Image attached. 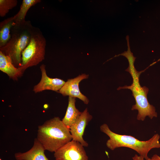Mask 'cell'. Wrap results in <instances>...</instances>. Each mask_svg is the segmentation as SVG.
<instances>
[{"instance_id": "obj_17", "label": "cell", "mask_w": 160, "mask_h": 160, "mask_svg": "<svg viewBox=\"0 0 160 160\" xmlns=\"http://www.w3.org/2000/svg\"><path fill=\"white\" fill-rule=\"evenodd\" d=\"M0 160H2V159H1V158H0Z\"/></svg>"}, {"instance_id": "obj_14", "label": "cell", "mask_w": 160, "mask_h": 160, "mask_svg": "<svg viewBox=\"0 0 160 160\" xmlns=\"http://www.w3.org/2000/svg\"><path fill=\"white\" fill-rule=\"evenodd\" d=\"M41 1L40 0H23L18 12L13 16L15 24L24 23L26 20L25 17L30 8Z\"/></svg>"}, {"instance_id": "obj_1", "label": "cell", "mask_w": 160, "mask_h": 160, "mask_svg": "<svg viewBox=\"0 0 160 160\" xmlns=\"http://www.w3.org/2000/svg\"><path fill=\"white\" fill-rule=\"evenodd\" d=\"M121 55L125 57L128 60L129 66L125 71L128 72L131 76L132 83L130 86L119 87L117 89H128L132 91L135 104L132 106L131 110L138 111L137 120L143 121L146 116H148L151 119L157 117V113L155 107L150 104L148 100L147 95L148 89L145 86L141 87L140 83V75L145 70L138 71L136 70L134 65L136 57L134 56L130 48H128L127 51L122 53Z\"/></svg>"}, {"instance_id": "obj_10", "label": "cell", "mask_w": 160, "mask_h": 160, "mask_svg": "<svg viewBox=\"0 0 160 160\" xmlns=\"http://www.w3.org/2000/svg\"><path fill=\"white\" fill-rule=\"evenodd\" d=\"M45 151L43 145L36 138L30 150L25 152L16 153L15 157L16 160H49L45 154Z\"/></svg>"}, {"instance_id": "obj_3", "label": "cell", "mask_w": 160, "mask_h": 160, "mask_svg": "<svg viewBox=\"0 0 160 160\" xmlns=\"http://www.w3.org/2000/svg\"><path fill=\"white\" fill-rule=\"evenodd\" d=\"M100 129L102 132L109 137L106 142V145L111 150L121 147L129 148L147 159L149 158L148 154L151 150L154 148H160V136L158 134L154 135L147 140L141 141L132 136L115 133L112 132L106 124L101 125Z\"/></svg>"}, {"instance_id": "obj_13", "label": "cell", "mask_w": 160, "mask_h": 160, "mask_svg": "<svg viewBox=\"0 0 160 160\" xmlns=\"http://www.w3.org/2000/svg\"><path fill=\"white\" fill-rule=\"evenodd\" d=\"M15 23L13 17L8 18L0 23V48L7 43L11 37V30Z\"/></svg>"}, {"instance_id": "obj_5", "label": "cell", "mask_w": 160, "mask_h": 160, "mask_svg": "<svg viewBox=\"0 0 160 160\" xmlns=\"http://www.w3.org/2000/svg\"><path fill=\"white\" fill-rule=\"evenodd\" d=\"M46 40L40 29L34 27L29 43L22 53V63L19 68L23 73L44 60Z\"/></svg>"}, {"instance_id": "obj_9", "label": "cell", "mask_w": 160, "mask_h": 160, "mask_svg": "<svg viewBox=\"0 0 160 160\" xmlns=\"http://www.w3.org/2000/svg\"><path fill=\"white\" fill-rule=\"evenodd\" d=\"M40 68L41 73V79L39 83L34 86L33 91L36 93L45 90L58 92L65 82L60 79L48 77L47 74L45 65L44 64L41 65Z\"/></svg>"}, {"instance_id": "obj_8", "label": "cell", "mask_w": 160, "mask_h": 160, "mask_svg": "<svg viewBox=\"0 0 160 160\" xmlns=\"http://www.w3.org/2000/svg\"><path fill=\"white\" fill-rule=\"evenodd\" d=\"M92 118V116L86 108L76 122L69 128L73 140L79 143L84 147H87L88 144L83 138L85 129Z\"/></svg>"}, {"instance_id": "obj_12", "label": "cell", "mask_w": 160, "mask_h": 160, "mask_svg": "<svg viewBox=\"0 0 160 160\" xmlns=\"http://www.w3.org/2000/svg\"><path fill=\"white\" fill-rule=\"evenodd\" d=\"M76 98L72 97H68V105L66 112L62 120L63 123L69 128L76 122L82 113L76 108Z\"/></svg>"}, {"instance_id": "obj_7", "label": "cell", "mask_w": 160, "mask_h": 160, "mask_svg": "<svg viewBox=\"0 0 160 160\" xmlns=\"http://www.w3.org/2000/svg\"><path fill=\"white\" fill-rule=\"evenodd\" d=\"M88 77V75L82 74L74 78L68 79L58 92L64 96L78 98L83 101L85 104H87L89 100L81 92L79 84L81 81L87 79Z\"/></svg>"}, {"instance_id": "obj_4", "label": "cell", "mask_w": 160, "mask_h": 160, "mask_svg": "<svg viewBox=\"0 0 160 160\" xmlns=\"http://www.w3.org/2000/svg\"><path fill=\"white\" fill-rule=\"evenodd\" d=\"M30 21L14 24L11 30V37L7 43L0 48V51L11 58L14 65L20 67L22 63V53L28 44L34 28Z\"/></svg>"}, {"instance_id": "obj_6", "label": "cell", "mask_w": 160, "mask_h": 160, "mask_svg": "<svg viewBox=\"0 0 160 160\" xmlns=\"http://www.w3.org/2000/svg\"><path fill=\"white\" fill-rule=\"evenodd\" d=\"M56 160H88L84 146L72 140L54 153Z\"/></svg>"}, {"instance_id": "obj_16", "label": "cell", "mask_w": 160, "mask_h": 160, "mask_svg": "<svg viewBox=\"0 0 160 160\" xmlns=\"http://www.w3.org/2000/svg\"><path fill=\"white\" fill-rule=\"evenodd\" d=\"M132 160H160V156L156 154L153 155L151 158L145 159L143 157L136 154L132 157Z\"/></svg>"}, {"instance_id": "obj_15", "label": "cell", "mask_w": 160, "mask_h": 160, "mask_svg": "<svg viewBox=\"0 0 160 160\" xmlns=\"http://www.w3.org/2000/svg\"><path fill=\"white\" fill-rule=\"evenodd\" d=\"M17 0H0V16L4 17L17 5Z\"/></svg>"}, {"instance_id": "obj_2", "label": "cell", "mask_w": 160, "mask_h": 160, "mask_svg": "<svg viewBox=\"0 0 160 160\" xmlns=\"http://www.w3.org/2000/svg\"><path fill=\"white\" fill-rule=\"evenodd\" d=\"M36 138L45 150L54 153L72 140L69 128L58 117L39 126Z\"/></svg>"}, {"instance_id": "obj_11", "label": "cell", "mask_w": 160, "mask_h": 160, "mask_svg": "<svg viewBox=\"0 0 160 160\" xmlns=\"http://www.w3.org/2000/svg\"><path fill=\"white\" fill-rule=\"evenodd\" d=\"M0 70L13 80L17 79L23 74L19 68L13 64L10 57L0 51Z\"/></svg>"}]
</instances>
